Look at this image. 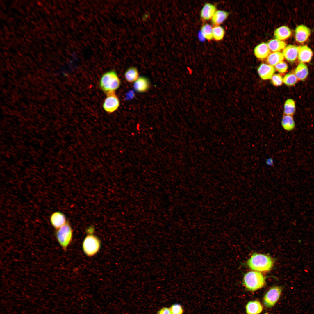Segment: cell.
Returning <instances> with one entry per match:
<instances>
[{"mask_svg": "<svg viewBox=\"0 0 314 314\" xmlns=\"http://www.w3.org/2000/svg\"><path fill=\"white\" fill-rule=\"evenodd\" d=\"M274 261L270 256L265 254H253L247 262L251 269L258 272H267L271 269Z\"/></svg>", "mask_w": 314, "mask_h": 314, "instance_id": "1", "label": "cell"}, {"mask_svg": "<svg viewBox=\"0 0 314 314\" xmlns=\"http://www.w3.org/2000/svg\"><path fill=\"white\" fill-rule=\"evenodd\" d=\"M121 81L117 73L112 70L104 73L101 76L99 86L106 94L115 92L119 87Z\"/></svg>", "mask_w": 314, "mask_h": 314, "instance_id": "2", "label": "cell"}, {"mask_svg": "<svg viewBox=\"0 0 314 314\" xmlns=\"http://www.w3.org/2000/svg\"><path fill=\"white\" fill-rule=\"evenodd\" d=\"M242 283L248 290L254 292L265 286V278L259 272L249 271L245 275Z\"/></svg>", "mask_w": 314, "mask_h": 314, "instance_id": "3", "label": "cell"}, {"mask_svg": "<svg viewBox=\"0 0 314 314\" xmlns=\"http://www.w3.org/2000/svg\"><path fill=\"white\" fill-rule=\"evenodd\" d=\"M73 231L68 222L57 229L56 235L57 240L62 248L65 250L72 241Z\"/></svg>", "mask_w": 314, "mask_h": 314, "instance_id": "4", "label": "cell"}, {"mask_svg": "<svg viewBox=\"0 0 314 314\" xmlns=\"http://www.w3.org/2000/svg\"><path fill=\"white\" fill-rule=\"evenodd\" d=\"M283 290L281 286H274L265 293L263 298L264 305L267 308L273 307L279 300Z\"/></svg>", "mask_w": 314, "mask_h": 314, "instance_id": "5", "label": "cell"}, {"mask_svg": "<svg viewBox=\"0 0 314 314\" xmlns=\"http://www.w3.org/2000/svg\"><path fill=\"white\" fill-rule=\"evenodd\" d=\"M100 247L99 240L92 234L88 235L86 236L82 245L84 252L88 256L94 255L99 251Z\"/></svg>", "mask_w": 314, "mask_h": 314, "instance_id": "6", "label": "cell"}, {"mask_svg": "<svg viewBox=\"0 0 314 314\" xmlns=\"http://www.w3.org/2000/svg\"><path fill=\"white\" fill-rule=\"evenodd\" d=\"M119 105V99L114 92L106 94L103 103V108L106 112L111 113L116 111Z\"/></svg>", "mask_w": 314, "mask_h": 314, "instance_id": "7", "label": "cell"}, {"mask_svg": "<svg viewBox=\"0 0 314 314\" xmlns=\"http://www.w3.org/2000/svg\"><path fill=\"white\" fill-rule=\"evenodd\" d=\"M311 33L310 30L306 26L303 25H299L295 30V40L299 43H303L307 40Z\"/></svg>", "mask_w": 314, "mask_h": 314, "instance_id": "8", "label": "cell"}, {"mask_svg": "<svg viewBox=\"0 0 314 314\" xmlns=\"http://www.w3.org/2000/svg\"><path fill=\"white\" fill-rule=\"evenodd\" d=\"M275 71L274 66L265 63L261 64L258 69L260 77L265 80L271 79Z\"/></svg>", "mask_w": 314, "mask_h": 314, "instance_id": "9", "label": "cell"}, {"mask_svg": "<svg viewBox=\"0 0 314 314\" xmlns=\"http://www.w3.org/2000/svg\"><path fill=\"white\" fill-rule=\"evenodd\" d=\"M300 47L293 45H289L286 46L283 49L282 53L284 58L288 61H294L298 56Z\"/></svg>", "mask_w": 314, "mask_h": 314, "instance_id": "10", "label": "cell"}, {"mask_svg": "<svg viewBox=\"0 0 314 314\" xmlns=\"http://www.w3.org/2000/svg\"><path fill=\"white\" fill-rule=\"evenodd\" d=\"M216 10V7L214 4L208 3H205L200 11L201 18L204 21L211 19Z\"/></svg>", "mask_w": 314, "mask_h": 314, "instance_id": "11", "label": "cell"}, {"mask_svg": "<svg viewBox=\"0 0 314 314\" xmlns=\"http://www.w3.org/2000/svg\"><path fill=\"white\" fill-rule=\"evenodd\" d=\"M52 225L58 229L66 224L67 222L65 215L60 212H56L51 215L50 219Z\"/></svg>", "mask_w": 314, "mask_h": 314, "instance_id": "12", "label": "cell"}, {"mask_svg": "<svg viewBox=\"0 0 314 314\" xmlns=\"http://www.w3.org/2000/svg\"><path fill=\"white\" fill-rule=\"evenodd\" d=\"M313 55L311 49L306 45L300 46L298 52V57L301 63L309 62Z\"/></svg>", "mask_w": 314, "mask_h": 314, "instance_id": "13", "label": "cell"}, {"mask_svg": "<svg viewBox=\"0 0 314 314\" xmlns=\"http://www.w3.org/2000/svg\"><path fill=\"white\" fill-rule=\"evenodd\" d=\"M254 53L256 56L261 59L267 58L271 53L267 44L264 42H262L255 47Z\"/></svg>", "mask_w": 314, "mask_h": 314, "instance_id": "14", "label": "cell"}, {"mask_svg": "<svg viewBox=\"0 0 314 314\" xmlns=\"http://www.w3.org/2000/svg\"><path fill=\"white\" fill-rule=\"evenodd\" d=\"M150 83L149 79L146 77L141 76L134 83L133 87L135 90L139 93L146 92L149 88Z\"/></svg>", "mask_w": 314, "mask_h": 314, "instance_id": "15", "label": "cell"}, {"mask_svg": "<svg viewBox=\"0 0 314 314\" xmlns=\"http://www.w3.org/2000/svg\"><path fill=\"white\" fill-rule=\"evenodd\" d=\"M263 309V305L259 301L257 300L249 301L245 306L247 314H259L262 312Z\"/></svg>", "mask_w": 314, "mask_h": 314, "instance_id": "16", "label": "cell"}, {"mask_svg": "<svg viewBox=\"0 0 314 314\" xmlns=\"http://www.w3.org/2000/svg\"><path fill=\"white\" fill-rule=\"evenodd\" d=\"M229 15L227 11L217 10L211 19V22L213 26H220L227 19Z\"/></svg>", "mask_w": 314, "mask_h": 314, "instance_id": "17", "label": "cell"}, {"mask_svg": "<svg viewBox=\"0 0 314 314\" xmlns=\"http://www.w3.org/2000/svg\"><path fill=\"white\" fill-rule=\"evenodd\" d=\"M291 34L290 29L288 27L284 26L276 29L274 32V35L276 39L281 40L288 39Z\"/></svg>", "mask_w": 314, "mask_h": 314, "instance_id": "18", "label": "cell"}, {"mask_svg": "<svg viewBox=\"0 0 314 314\" xmlns=\"http://www.w3.org/2000/svg\"><path fill=\"white\" fill-rule=\"evenodd\" d=\"M281 125L284 129L289 131L294 130L295 127L293 116L289 115H284L282 118Z\"/></svg>", "mask_w": 314, "mask_h": 314, "instance_id": "19", "label": "cell"}, {"mask_svg": "<svg viewBox=\"0 0 314 314\" xmlns=\"http://www.w3.org/2000/svg\"><path fill=\"white\" fill-rule=\"evenodd\" d=\"M267 44L270 51L272 52H279L283 49L286 45L285 42L276 39L270 40Z\"/></svg>", "mask_w": 314, "mask_h": 314, "instance_id": "20", "label": "cell"}, {"mask_svg": "<svg viewBox=\"0 0 314 314\" xmlns=\"http://www.w3.org/2000/svg\"><path fill=\"white\" fill-rule=\"evenodd\" d=\"M284 57L282 53L280 52L271 53L267 58V63L274 67L279 63L283 61Z\"/></svg>", "mask_w": 314, "mask_h": 314, "instance_id": "21", "label": "cell"}, {"mask_svg": "<svg viewBox=\"0 0 314 314\" xmlns=\"http://www.w3.org/2000/svg\"><path fill=\"white\" fill-rule=\"evenodd\" d=\"M124 77L128 82H134L139 78V73L137 68L131 67L129 68L125 72Z\"/></svg>", "mask_w": 314, "mask_h": 314, "instance_id": "22", "label": "cell"}, {"mask_svg": "<svg viewBox=\"0 0 314 314\" xmlns=\"http://www.w3.org/2000/svg\"><path fill=\"white\" fill-rule=\"evenodd\" d=\"M294 73L298 79L303 80L306 78L308 74L307 67L304 63H301L296 68Z\"/></svg>", "mask_w": 314, "mask_h": 314, "instance_id": "23", "label": "cell"}, {"mask_svg": "<svg viewBox=\"0 0 314 314\" xmlns=\"http://www.w3.org/2000/svg\"><path fill=\"white\" fill-rule=\"evenodd\" d=\"M284 115L293 116L295 111V105L294 101L289 99L285 101L284 106Z\"/></svg>", "mask_w": 314, "mask_h": 314, "instance_id": "24", "label": "cell"}, {"mask_svg": "<svg viewBox=\"0 0 314 314\" xmlns=\"http://www.w3.org/2000/svg\"><path fill=\"white\" fill-rule=\"evenodd\" d=\"M213 28L212 26L208 23L204 24L201 28V31L202 36L208 41L213 39Z\"/></svg>", "mask_w": 314, "mask_h": 314, "instance_id": "25", "label": "cell"}, {"mask_svg": "<svg viewBox=\"0 0 314 314\" xmlns=\"http://www.w3.org/2000/svg\"><path fill=\"white\" fill-rule=\"evenodd\" d=\"M225 33V30L222 26H217L213 27V39L215 41H217L222 40L224 36Z\"/></svg>", "mask_w": 314, "mask_h": 314, "instance_id": "26", "label": "cell"}, {"mask_svg": "<svg viewBox=\"0 0 314 314\" xmlns=\"http://www.w3.org/2000/svg\"><path fill=\"white\" fill-rule=\"evenodd\" d=\"M297 78L294 73L290 72L286 75L283 78L284 83L288 86L294 85L297 81Z\"/></svg>", "mask_w": 314, "mask_h": 314, "instance_id": "27", "label": "cell"}, {"mask_svg": "<svg viewBox=\"0 0 314 314\" xmlns=\"http://www.w3.org/2000/svg\"><path fill=\"white\" fill-rule=\"evenodd\" d=\"M271 81L274 85L279 86L281 85L283 82V78L279 74H274L271 78Z\"/></svg>", "mask_w": 314, "mask_h": 314, "instance_id": "28", "label": "cell"}, {"mask_svg": "<svg viewBox=\"0 0 314 314\" xmlns=\"http://www.w3.org/2000/svg\"><path fill=\"white\" fill-rule=\"evenodd\" d=\"M169 308L172 314H182L183 313V308L179 304H173Z\"/></svg>", "mask_w": 314, "mask_h": 314, "instance_id": "29", "label": "cell"}, {"mask_svg": "<svg viewBox=\"0 0 314 314\" xmlns=\"http://www.w3.org/2000/svg\"><path fill=\"white\" fill-rule=\"evenodd\" d=\"M274 67L276 70L279 72L282 73L286 72L288 67L287 64L283 61L279 63Z\"/></svg>", "mask_w": 314, "mask_h": 314, "instance_id": "30", "label": "cell"}, {"mask_svg": "<svg viewBox=\"0 0 314 314\" xmlns=\"http://www.w3.org/2000/svg\"><path fill=\"white\" fill-rule=\"evenodd\" d=\"M157 314H172L169 308H162L157 312Z\"/></svg>", "mask_w": 314, "mask_h": 314, "instance_id": "31", "label": "cell"}, {"mask_svg": "<svg viewBox=\"0 0 314 314\" xmlns=\"http://www.w3.org/2000/svg\"><path fill=\"white\" fill-rule=\"evenodd\" d=\"M264 314H269V313H264Z\"/></svg>", "mask_w": 314, "mask_h": 314, "instance_id": "32", "label": "cell"}]
</instances>
